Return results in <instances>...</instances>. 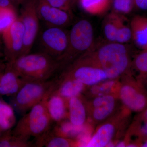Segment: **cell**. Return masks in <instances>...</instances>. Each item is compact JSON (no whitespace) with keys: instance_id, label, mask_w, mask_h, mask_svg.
Wrapping results in <instances>:
<instances>
[{"instance_id":"obj_1","label":"cell","mask_w":147,"mask_h":147,"mask_svg":"<svg viewBox=\"0 0 147 147\" xmlns=\"http://www.w3.org/2000/svg\"><path fill=\"white\" fill-rule=\"evenodd\" d=\"M7 63L20 77L28 80H50L60 69L57 60L41 52L22 55Z\"/></svg>"},{"instance_id":"obj_2","label":"cell","mask_w":147,"mask_h":147,"mask_svg":"<svg viewBox=\"0 0 147 147\" xmlns=\"http://www.w3.org/2000/svg\"><path fill=\"white\" fill-rule=\"evenodd\" d=\"M88 53L96 63L105 71L108 78L121 76L128 69L130 57L127 46L123 43L111 42Z\"/></svg>"},{"instance_id":"obj_3","label":"cell","mask_w":147,"mask_h":147,"mask_svg":"<svg viewBox=\"0 0 147 147\" xmlns=\"http://www.w3.org/2000/svg\"><path fill=\"white\" fill-rule=\"evenodd\" d=\"M49 94L23 115L11 129L12 134L26 140H29L31 137L38 140L49 131L53 122L46 107Z\"/></svg>"},{"instance_id":"obj_4","label":"cell","mask_w":147,"mask_h":147,"mask_svg":"<svg viewBox=\"0 0 147 147\" xmlns=\"http://www.w3.org/2000/svg\"><path fill=\"white\" fill-rule=\"evenodd\" d=\"M94 33L90 23L85 19L76 22L69 32L68 45L57 60L60 69L69 65L93 47Z\"/></svg>"},{"instance_id":"obj_5","label":"cell","mask_w":147,"mask_h":147,"mask_svg":"<svg viewBox=\"0 0 147 147\" xmlns=\"http://www.w3.org/2000/svg\"><path fill=\"white\" fill-rule=\"evenodd\" d=\"M57 79L46 81L28 80L13 96L10 104L15 111L24 115L43 100L54 89Z\"/></svg>"},{"instance_id":"obj_6","label":"cell","mask_w":147,"mask_h":147,"mask_svg":"<svg viewBox=\"0 0 147 147\" xmlns=\"http://www.w3.org/2000/svg\"><path fill=\"white\" fill-rule=\"evenodd\" d=\"M65 71L86 86H94L108 79L105 71L88 53L77 59Z\"/></svg>"},{"instance_id":"obj_7","label":"cell","mask_w":147,"mask_h":147,"mask_svg":"<svg viewBox=\"0 0 147 147\" xmlns=\"http://www.w3.org/2000/svg\"><path fill=\"white\" fill-rule=\"evenodd\" d=\"M37 5V0H25L21 5L19 17L24 28L22 55L30 53L38 34L40 19Z\"/></svg>"},{"instance_id":"obj_8","label":"cell","mask_w":147,"mask_h":147,"mask_svg":"<svg viewBox=\"0 0 147 147\" xmlns=\"http://www.w3.org/2000/svg\"><path fill=\"white\" fill-rule=\"evenodd\" d=\"M69 32L64 28L47 26L39 36L40 52L58 60L68 45Z\"/></svg>"},{"instance_id":"obj_9","label":"cell","mask_w":147,"mask_h":147,"mask_svg":"<svg viewBox=\"0 0 147 147\" xmlns=\"http://www.w3.org/2000/svg\"><path fill=\"white\" fill-rule=\"evenodd\" d=\"M24 28L18 17L10 26L2 33L3 54L7 63H11L22 55Z\"/></svg>"},{"instance_id":"obj_10","label":"cell","mask_w":147,"mask_h":147,"mask_svg":"<svg viewBox=\"0 0 147 147\" xmlns=\"http://www.w3.org/2000/svg\"><path fill=\"white\" fill-rule=\"evenodd\" d=\"M119 93L121 101L131 111L140 113L147 108V92L139 81L124 85Z\"/></svg>"},{"instance_id":"obj_11","label":"cell","mask_w":147,"mask_h":147,"mask_svg":"<svg viewBox=\"0 0 147 147\" xmlns=\"http://www.w3.org/2000/svg\"><path fill=\"white\" fill-rule=\"evenodd\" d=\"M37 8L40 20L47 26L64 28L71 22L70 12L52 6L45 0H37Z\"/></svg>"},{"instance_id":"obj_12","label":"cell","mask_w":147,"mask_h":147,"mask_svg":"<svg viewBox=\"0 0 147 147\" xmlns=\"http://www.w3.org/2000/svg\"><path fill=\"white\" fill-rule=\"evenodd\" d=\"M85 85L80 81L64 72L57 79L53 92L68 100L69 98L80 96Z\"/></svg>"},{"instance_id":"obj_13","label":"cell","mask_w":147,"mask_h":147,"mask_svg":"<svg viewBox=\"0 0 147 147\" xmlns=\"http://www.w3.org/2000/svg\"><path fill=\"white\" fill-rule=\"evenodd\" d=\"M26 80L7 65L5 69L0 73V96H13Z\"/></svg>"},{"instance_id":"obj_14","label":"cell","mask_w":147,"mask_h":147,"mask_svg":"<svg viewBox=\"0 0 147 147\" xmlns=\"http://www.w3.org/2000/svg\"><path fill=\"white\" fill-rule=\"evenodd\" d=\"M46 107L53 122L59 123L68 117L67 100L53 91L47 96Z\"/></svg>"},{"instance_id":"obj_15","label":"cell","mask_w":147,"mask_h":147,"mask_svg":"<svg viewBox=\"0 0 147 147\" xmlns=\"http://www.w3.org/2000/svg\"><path fill=\"white\" fill-rule=\"evenodd\" d=\"M115 98L110 95L99 96L92 102L93 119L96 121L105 119L113 113L115 106Z\"/></svg>"},{"instance_id":"obj_16","label":"cell","mask_w":147,"mask_h":147,"mask_svg":"<svg viewBox=\"0 0 147 147\" xmlns=\"http://www.w3.org/2000/svg\"><path fill=\"white\" fill-rule=\"evenodd\" d=\"M67 105L69 121L75 126H84L86 120V110L80 96L68 99Z\"/></svg>"},{"instance_id":"obj_17","label":"cell","mask_w":147,"mask_h":147,"mask_svg":"<svg viewBox=\"0 0 147 147\" xmlns=\"http://www.w3.org/2000/svg\"><path fill=\"white\" fill-rule=\"evenodd\" d=\"M131 38L136 45L143 50H147V18L137 16L130 24Z\"/></svg>"},{"instance_id":"obj_18","label":"cell","mask_w":147,"mask_h":147,"mask_svg":"<svg viewBox=\"0 0 147 147\" xmlns=\"http://www.w3.org/2000/svg\"><path fill=\"white\" fill-rule=\"evenodd\" d=\"M115 131V127L113 123H107L102 125L90 138L86 147L107 146L111 142Z\"/></svg>"},{"instance_id":"obj_19","label":"cell","mask_w":147,"mask_h":147,"mask_svg":"<svg viewBox=\"0 0 147 147\" xmlns=\"http://www.w3.org/2000/svg\"><path fill=\"white\" fill-rule=\"evenodd\" d=\"M36 146L47 147H69L78 146V141H74L69 138L62 137L53 134L49 130L40 139L36 140Z\"/></svg>"},{"instance_id":"obj_20","label":"cell","mask_w":147,"mask_h":147,"mask_svg":"<svg viewBox=\"0 0 147 147\" xmlns=\"http://www.w3.org/2000/svg\"><path fill=\"white\" fill-rule=\"evenodd\" d=\"M15 110L10 103L0 96V127L3 131L12 129L16 124Z\"/></svg>"},{"instance_id":"obj_21","label":"cell","mask_w":147,"mask_h":147,"mask_svg":"<svg viewBox=\"0 0 147 147\" xmlns=\"http://www.w3.org/2000/svg\"><path fill=\"white\" fill-rule=\"evenodd\" d=\"M81 7L90 14H101L108 9L110 0H79Z\"/></svg>"},{"instance_id":"obj_22","label":"cell","mask_w":147,"mask_h":147,"mask_svg":"<svg viewBox=\"0 0 147 147\" xmlns=\"http://www.w3.org/2000/svg\"><path fill=\"white\" fill-rule=\"evenodd\" d=\"M52 132L53 134L62 137L69 138L70 137L79 135L82 134L84 129V126L79 127L74 125L70 121H65L57 123Z\"/></svg>"},{"instance_id":"obj_23","label":"cell","mask_w":147,"mask_h":147,"mask_svg":"<svg viewBox=\"0 0 147 147\" xmlns=\"http://www.w3.org/2000/svg\"><path fill=\"white\" fill-rule=\"evenodd\" d=\"M121 18L118 13H113L108 15L105 19L104 32L107 39L111 42H116L117 30Z\"/></svg>"},{"instance_id":"obj_24","label":"cell","mask_w":147,"mask_h":147,"mask_svg":"<svg viewBox=\"0 0 147 147\" xmlns=\"http://www.w3.org/2000/svg\"><path fill=\"white\" fill-rule=\"evenodd\" d=\"M139 113L133 127V133L138 137V144L147 139V108Z\"/></svg>"},{"instance_id":"obj_25","label":"cell","mask_w":147,"mask_h":147,"mask_svg":"<svg viewBox=\"0 0 147 147\" xmlns=\"http://www.w3.org/2000/svg\"><path fill=\"white\" fill-rule=\"evenodd\" d=\"M11 129L6 131L0 139V147H30L36 146L29 140L21 139L11 134Z\"/></svg>"},{"instance_id":"obj_26","label":"cell","mask_w":147,"mask_h":147,"mask_svg":"<svg viewBox=\"0 0 147 147\" xmlns=\"http://www.w3.org/2000/svg\"><path fill=\"white\" fill-rule=\"evenodd\" d=\"M17 18L15 8L0 7V33L10 26Z\"/></svg>"},{"instance_id":"obj_27","label":"cell","mask_w":147,"mask_h":147,"mask_svg":"<svg viewBox=\"0 0 147 147\" xmlns=\"http://www.w3.org/2000/svg\"><path fill=\"white\" fill-rule=\"evenodd\" d=\"M134 64L140 75L138 81L142 84L147 79V50H143L136 56Z\"/></svg>"},{"instance_id":"obj_28","label":"cell","mask_w":147,"mask_h":147,"mask_svg":"<svg viewBox=\"0 0 147 147\" xmlns=\"http://www.w3.org/2000/svg\"><path fill=\"white\" fill-rule=\"evenodd\" d=\"M131 38V32L130 27L125 23L124 19L121 18L116 35V42L123 43L128 42Z\"/></svg>"},{"instance_id":"obj_29","label":"cell","mask_w":147,"mask_h":147,"mask_svg":"<svg viewBox=\"0 0 147 147\" xmlns=\"http://www.w3.org/2000/svg\"><path fill=\"white\" fill-rule=\"evenodd\" d=\"M134 5V0H114L113 7L117 12L128 13L132 11Z\"/></svg>"},{"instance_id":"obj_30","label":"cell","mask_w":147,"mask_h":147,"mask_svg":"<svg viewBox=\"0 0 147 147\" xmlns=\"http://www.w3.org/2000/svg\"><path fill=\"white\" fill-rule=\"evenodd\" d=\"M115 83L114 81H109L102 84H96L91 89V92L98 96L106 95L105 94L108 93L112 89Z\"/></svg>"},{"instance_id":"obj_31","label":"cell","mask_w":147,"mask_h":147,"mask_svg":"<svg viewBox=\"0 0 147 147\" xmlns=\"http://www.w3.org/2000/svg\"><path fill=\"white\" fill-rule=\"evenodd\" d=\"M45 1L52 6L70 12L76 0H45Z\"/></svg>"},{"instance_id":"obj_32","label":"cell","mask_w":147,"mask_h":147,"mask_svg":"<svg viewBox=\"0 0 147 147\" xmlns=\"http://www.w3.org/2000/svg\"><path fill=\"white\" fill-rule=\"evenodd\" d=\"M135 5L142 10H147V0H134Z\"/></svg>"},{"instance_id":"obj_33","label":"cell","mask_w":147,"mask_h":147,"mask_svg":"<svg viewBox=\"0 0 147 147\" xmlns=\"http://www.w3.org/2000/svg\"><path fill=\"white\" fill-rule=\"evenodd\" d=\"M0 7L15 8V7L11 3L9 0H0Z\"/></svg>"},{"instance_id":"obj_34","label":"cell","mask_w":147,"mask_h":147,"mask_svg":"<svg viewBox=\"0 0 147 147\" xmlns=\"http://www.w3.org/2000/svg\"><path fill=\"white\" fill-rule=\"evenodd\" d=\"M7 65V63L5 60L4 61L0 59V73L2 72L5 69Z\"/></svg>"},{"instance_id":"obj_35","label":"cell","mask_w":147,"mask_h":147,"mask_svg":"<svg viewBox=\"0 0 147 147\" xmlns=\"http://www.w3.org/2000/svg\"><path fill=\"white\" fill-rule=\"evenodd\" d=\"M25 1V0H9L11 3L15 7L16 5H21Z\"/></svg>"},{"instance_id":"obj_36","label":"cell","mask_w":147,"mask_h":147,"mask_svg":"<svg viewBox=\"0 0 147 147\" xmlns=\"http://www.w3.org/2000/svg\"><path fill=\"white\" fill-rule=\"evenodd\" d=\"M139 146L142 147H147V139L143 140L139 143Z\"/></svg>"},{"instance_id":"obj_37","label":"cell","mask_w":147,"mask_h":147,"mask_svg":"<svg viewBox=\"0 0 147 147\" xmlns=\"http://www.w3.org/2000/svg\"><path fill=\"white\" fill-rule=\"evenodd\" d=\"M2 42L1 40V38H0V57L1 56H4L3 53V47H2Z\"/></svg>"},{"instance_id":"obj_38","label":"cell","mask_w":147,"mask_h":147,"mask_svg":"<svg viewBox=\"0 0 147 147\" xmlns=\"http://www.w3.org/2000/svg\"><path fill=\"white\" fill-rule=\"evenodd\" d=\"M125 144L124 142H120L118 143V144L116 145V147H125Z\"/></svg>"},{"instance_id":"obj_39","label":"cell","mask_w":147,"mask_h":147,"mask_svg":"<svg viewBox=\"0 0 147 147\" xmlns=\"http://www.w3.org/2000/svg\"><path fill=\"white\" fill-rule=\"evenodd\" d=\"M6 131H3V130L0 127V139L3 136L4 134L5 133Z\"/></svg>"},{"instance_id":"obj_40","label":"cell","mask_w":147,"mask_h":147,"mask_svg":"<svg viewBox=\"0 0 147 147\" xmlns=\"http://www.w3.org/2000/svg\"><path fill=\"white\" fill-rule=\"evenodd\" d=\"M146 83V88H145L144 87L145 89L146 90V91L147 92V79L146 81H145L144 82V83H142V84H143V83Z\"/></svg>"},{"instance_id":"obj_41","label":"cell","mask_w":147,"mask_h":147,"mask_svg":"<svg viewBox=\"0 0 147 147\" xmlns=\"http://www.w3.org/2000/svg\"></svg>"}]
</instances>
